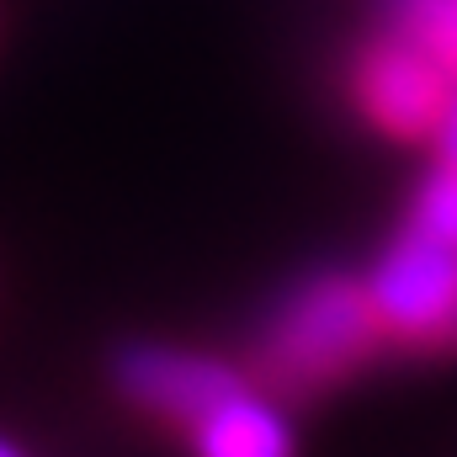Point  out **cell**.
Here are the masks:
<instances>
[{
    "mask_svg": "<svg viewBox=\"0 0 457 457\" xmlns=\"http://www.w3.org/2000/svg\"><path fill=\"white\" fill-rule=\"evenodd\" d=\"M457 80L410 37L372 27V37L356 54L351 70V96L394 138H436V122L453 102Z\"/></svg>",
    "mask_w": 457,
    "mask_h": 457,
    "instance_id": "cell-3",
    "label": "cell"
},
{
    "mask_svg": "<svg viewBox=\"0 0 457 457\" xmlns=\"http://www.w3.org/2000/svg\"><path fill=\"white\" fill-rule=\"evenodd\" d=\"M404 224L426 228V234H442V239H453L457 245V165L442 160V165L420 181V192H415Z\"/></svg>",
    "mask_w": 457,
    "mask_h": 457,
    "instance_id": "cell-7",
    "label": "cell"
},
{
    "mask_svg": "<svg viewBox=\"0 0 457 457\" xmlns=\"http://www.w3.org/2000/svg\"><path fill=\"white\" fill-rule=\"evenodd\" d=\"M436 149H442L447 165H457V91L447 102V112H442V122H436Z\"/></svg>",
    "mask_w": 457,
    "mask_h": 457,
    "instance_id": "cell-8",
    "label": "cell"
},
{
    "mask_svg": "<svg viewBox=\"0 0 457 457\" xmlns=\"http://www.w3.org/2000/svg\"><path fill=\"white\" fill-rule=\"evenodd\" d=\"M187 431H192V453L197 457H293L287 415L266 394H255L250 383H239L234 394H224Z\"/></svg>",
    "mask_w": 457,
    "mask_h": 457,
    "instance_id": "cell-5",
    "label": "cell"
},
{
    "mask_svg": "<svg viewBox=\"0 0 457 457\" xmlns=\"http://www.w3.org/2000/svg\"><path fill=\"white\" fill-rule=\"evenodd\" d=\"M0 457H21V453H16V447H11V442H0Z\"/></svg>",
    "mask_w": 457,
    "mask_h": 457,
    "instance_id": "cell-9",
    "label": "cell"
},
{
    "mask_svg": "<svg viewBox=\"0 0 457 457\" xmlns=\"http://www.w3.org/2000/svg\"><path fill=\"white\" fill-rule=\"evenodd\" d=\"M378 341H383V320L367 287L351 277H314L266 325L261 367L277 388L309 394V388L345 378L351 367H361Z\"/></svg>",
    "mask_w": 457,
    "mask_h": 457,
    "instance_id": "cell-1",
    "label": "cell"
},
{
    "mask_svg": "<svg viewBox=\"0 0 457 457\" xmlns=\"http://www.w3.org/2000/svg\"><path fill=\"white\" fill-rule=\"evenodd\" d=\"M239 383L245 378L234 367L203 351H176V345H133L117 361V388L128 394V404H138L154 420H176V426L203 420Z\"/></svg>",
    "mask_w": 457,
    "mask_h": 457,
    "instance_id": "cell-4",
    "label": "cell"
},
{
    "mask_svg": "<svg viewBox=\"0 0 457 457\" xmlns=\"http://www.w3.org/2000/svg\"><path fill=\"white\" fill-rule=\"evenodd\" d=\"M383 336L399 341H431L453 345L457 341V245L442 234L404 224L394 234V245L378 255L372 277L361 282Z\"/></svg>",
    "mask_w": 457,
    "mask_h": 457,
    "instance_id": "cell-2",
    "label": "cell"
},
{
    "mask_svg": "<svg viewBox=\"0 0 457 457\" xmlns=\"http://www.w3.org/2000/svg\"><path fill=\"white\" fill-rule=\"evenodd\" d=\"M378 27H388V32L410 37L415 48H426L457 80V0H383Z\"/></svg>",
    "mask_w": 457,
    "mask_h": 457,
    "instance_id": "cell-6",
    "label": "cell"
}]
</instances>
